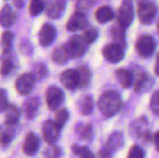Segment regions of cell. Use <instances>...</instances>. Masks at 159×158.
Segmentation results:
<instances>
[{"label":"cell","instance_id":"cell-1","mask_svg":"<svg viewBox=\"0 0 159 158\" xmlns=\"http://www.w3.org/2000/svg\"><path fill=\"white\" fill-rule=\"evenodd\" d=\"M98 107L101 113L106 117L116 115L122 107L120 95L114 90H107L102 94L98 101Z\"/></svg>","mask_w":159,"mask_h":158},{"label":"cell","instance_id":"cell-2","mask_svg":"<svg viewBox=\"0 0 159 158\" xmlns=\"http://www.w3.org/2000/svg\"><path fill=\"white\" fill-rule=\"evenodd\" d=\"M88 45L89 44L85 41L83 36L75 35L70 38V40L65 46L70 54L71 59H77L84 56L88 49Z\"/></svg>","mask_w":159,"mask_h":158},{"label":"cell","instance_id":"cell-3","mask_svg":"<svg viewBox=\"0 0 159 158\" xmlns=\"http://www.w3.org/2000/svg\"><path fill=\"white\" fill-rule=\"evenodd\" d=\"M157 13V6L148 1H140L138 4V16L142 23L151 24Z\"/></svg>","mask_w":159,"mask_h":158},{"label":"cell","instance_id":"cell-4","mask_svg":"<svg viewBox=\"0 0 159 158\" xmlns=\"http://www.w3.org/2000/svg\"><path fill=\"white\" fill-rule=\"evenodd\" d=\"M134 19V8L132 0H123L118 9L117 21L125 29L130 26Z\"/></svg>","mask_w":159,"mask_h":158},{"label":"cell","instance_id":"cell-5","mask_svg":"<svg viewBox=\"0 0 159 158\" xmlns=\"http://www.w3.org/2000/svg\"><path fill=\"white\" fill-rule=\"evenodd\" d=\"M156 41L155 39L148 34H143L141 35L137 42H136V49L139 55L142 58L147 59L150 58L156 49Z\"/></svg>","mask_w":159,"mask_h":158},{"label":"cell","instance_id":"cell-6","mask_svg":"<svg viewBox=\"0 0 159 158\" xmlns=\"http://www.w3.org/2000/svg\"><path fill=\"white\" fill-rule=\"evenodd\" d=\"M63 101H64V93L60 88L56 86H51L47 89L46 102L49 110L54 111L58 109L62 104Z\"/></svg>","mask_w":159,"mask_h":158},{"label":"cell","instance_id":"cell-7","mask_svg":"<svg viewBox=\"0 0 159 158\" xmlns=\"http://www.w3.org/2000/svg\"><path fill=\"white\" fill-rule=\"evenodd\" d=\"M35 77L33 74H23L20 75L15 83V87L19 94L22 96L29 95L34 86Z\"/></svg>","mask_w":159,"mask_h":158},{"label":"cell","instance_id":"cell-8","mask_svg":"<svg viewBox=\"0 0 159 158\" xmlns=\"http://www.w3.org/2000/svg\"><path fill=\"white\" fill-rule=\"evenodd\" d=\"M103 57L111 63H117L121 61L124 58V48L121 45L117 43L108 44L102 49Z\"/></svg>","mask_w":159,"mask_h":158},{"label":"cell","instance_id":"cell-9","mask_svg":"<svg viewBox=\"0 0 159 158\" xmlns=\"http://www.w3.org/2000/svg\"><path fill=\"white\" fill-rule=\"evenodd\" d=\"M130 135L134 138L143 140H151V134L148 129V122L145 118H140L131 123L129 128Z\"/></svg>","mask_w":159,"mask_h":158},{"label":"cell","instance_id":"cell-10","mask_svg":"<svg viewBox=\"0 0 159 158\" xmlns=\"http://www.w3.org/2000/svg\"><path fill=\"white\" fill-rule=\"evenodd\" d=\"M61 129L57 126L55 121L47 120L43 123L42 132L45 141L48 144H53L57 142L59 135H60Z\"/></svg>","mask_w":159,"mask_h":158},{"label":"cell","instance_id":"cell-11","mask_svg":"<svg viewBox=\"0 0 159 158\" xmlns=\"http://www.w3.org/2000/svg\"><path fill=\"white\" fill-rule=\"evenodd\" d=\"M61 81L62 85L70 90H75L79 88L80 85V76L78 70L69 69L64 71L61 74Z\"/></svg>","mask_w":159,"mask_h":158},{"label":"cell","instance_id":"cell-12","mask_svg":"<svg viewBox=\"0 0 159 158\" xmlns=\"http://www.w3.org/2000/svg\"><path fill=\"white\" fill-rule=\"evenodd\" d=\"M39 43L42 47H47L50 46L56 38V29L49 23H45L38 34Z\"/></svg>","mask_w":159,"mask_h":158},{"label":"cell","instance_id":"cell-13","mask_svg":"<svg viewBox=\"0 0 159 158\" xmlns=\"http://www.w3.org/2000/svg\"><path fill=\"white\" fill-rule=\"evenodd\" d=\"M65 0H49L46 6V14L50 19H58L65 11Z\"/></svg>","mask_w":159,"mask_h":158},{"label":"cell","instance_id":"cell-14","mask_svg":"<svg viewBox=\"0 0 159 158\" xmlns=\"http://www.w3.org/2000/svg\"><path fill=\"white\" fill-rule=\"evenodd\" d=\"M87 25H88V20L86 16L82 12L77 11V12H75L70 17L66 24V28L70 32H75V31L84 29Z\"/></svg>","mask_w":159,"mask_h":158},{"label":"cell","instance_id":"cell-15","mask_svg":"<svg viewBox=\"0 0 159 158\" xmlns=\"http://www.w3.org/2000/svg\"><path fill=\"white\" fill-rule=\"evenodd\" d=\"M39 149V139L38 137L33 133L30 132L26 135L23 145H22V150L23 153L26 156H34Z\"/></svg>","mask_w":159,"mask_h":158},{"label":"cell","instance_id":"cell-16","mask_svg":"<svg viewBox=\"0 0 159 158\" xmlns=\"http://www.w3.org/2000/svg\"><path fill=\"white\" fill-rule=\"evenodd\" d=\"M124 142H125V139H124L123 133L119 131H116L110 135L106 142L105 148H107L113 154L116 152L117 150L121 149L124 145Z\"/></svg>","mask_w":159,"mask_h":158},{"label":"cell","instance_id":"cell-17","mask_svg":"<svg viewBox=\"0 0 159 158\" xmlns=\"http://www.w3.org/2000/svg\"><path fill=\"white\" fill-rule=\"evenodd\" d=\"M0 21H1L2 27H4V28H8L10 26H12L13 23L16 21V14L9 6L6 5L1 9Z\"/></svg>","mask_w":159,"mask_h":158},{"label":"cell","instance_id":"cell-18","mask_svg":"<svg viewBox=\"0 0 159 158\" xmlns=\"http://www.w3.org/2000/svg\"><path fill=\"white\" fill-rule=\"evenodd\" d=\"M40 107V99L38 97H33L28 99L24 103V112L28 119H33L37 115Z\"/></svg>","mask_w":159,"mask_h":158},{"label":"cell","instance_id":"cell-19","mask_svg":"<svg viewBox=\"0 0 159 158\" xmlns=\"http://www.w3.org/2000/svg\"><path fill=\"white\" fill-rule=\"evenodd\" d=\"M76 106H77L80 114H82L84 115H88L91 114V112L93 110V106H94L92 97L89 96V95L81 96L78 99V101L76 102Z\"/></svg>","mask_w":159,"mask_h":158},{"label":"cell","instance_id":"cell-20","mask_svg":"<svg viewBox=\"0 0 159 158\" xmlns=\"http://www.w3.org/2000/svg\"><path fill=\"white\" fill-rule=\"evenodd\" d=\"M95 18L100 23H106L115 18V12L109 6L100 7L95 12Z\"/></svg>","mask_w":159,"mask_h":158},{"label":"cell","instance_id":"cell-21","mask_svg":"<svg viewBox=\"0 0 159 158\" xmlns=\"http://www.w3.org/2000/svg\"><path fill=\"white\" fill-rule=\"evenodd\" d=\"M20 117V111L15 105H9L7 108V113L5 115V125L15 127L19 123Z\"/></svg>","mask_w":159,"mask_h":158},{"label":"cell","instance_id":"cell-22","mask_svg":"<svg viewBox=\"0 0 159 158\" xmlns=\"http://www.w3.org/2000/svg\"><path fill=\"white\" fill-rule=\"evenodd\" d=\"M116 75L124 88H129L133 84V73L130 70L119 69L116 72Z\"/></svg>","mask_w":159,"mask_h":158},{"label":"cell","instance_id":"cell-23","mask_svg":"<svg viewBox=\"0 0 159 158\" xmlns=\"http://www.w3.org/2000/svg\"><path fill=\"white\" fill-rule=\"evenodd\" d=\"M152 86V79L145 73L138 74L134 82V90L136 92H143Z\"/></svg>","mask_w":159,"mask_h":158},{"label":"cell","instance_id":"cell-24","mask_svg":"<svg viewBox=\"0 0 159 158\" xmlns=\"http://www.w3.org/2000/svg\"><path fill=\"white\" fill-rule=\"evenodd\" d=\"M52 59L56 63L61 64V65L67 63L69 60H71V57L66 48V46L63 45L60 47H57L52 54Z\"/></svg>","mask_w":159,"mask_h":158},{"label":"cell","instance_id":"cell-25","mask_svg":"<svg viewBox=\"0 0 159 158\" xmlns=\"http://www.w3.org/2000/svg\"><path fill=\"white\" fill-rule=\"evenodd\" d=\"M111 35L116 43L125 47L126 45V34H125V28L121 26L119 23L115 25L111 28Z\"/></svg>","mask_w":159,"mask_h":158},{"label":"cell","instance_id":"cell-26","mask_svg":"<svg viewBox=\"0 0 159 158\" xmlns=\"http://www.w3.org/2000/svg\"><path fill=\"white\" fill-rule=\"evenodd\" d=\"M75 132L82 140H89L92 138V126L90 124H78L75 128Z\"/></svg>","mask_w":159,"mask_h":158},{"label":"cell","instance_id":"cell-27","mask_svg":"<svg viewBox=\"0 0 159 158\" xmlns=\"http://www.w3.org/2000/svg\"><path fill=\"white\" fill-rule=\"evenodd\" d=\"M13 38H14V34L9 32V31H6L3 33L2 34V53L3 54H7L10 51L11 47H12V42H13Z\"/></svg>","mask_w":159,"mask_h":158},{"label":"cell","instance_id":"cell-28","mask_svg":"<svg viewBox=\"0 0 159 158\" xmlns=\"http://www.w3.org/2000/svg\"><path fill=\"white\" fill-rule=\"evenodd\" d=\"M46 8L44 0H31L29 5V13L33 16H38Z\"/></svg>","mask_w":159,"mask_h":158},{"label":"cell","instance_id":"cell-29","mask_svg":"<svg viewBox=\"0 0 159 158\" xmlns=\"http://www.w3.org/2000/svg\"><path fill=\"white\" fill-rule=\"evenodd\" d=\"M72 152L74 155H75L79 158H95L94 155L86 146H80L77 144H74L72 146Z\"/></svg>","mask_w":159,"mask_h":158},{"label":"cell","instance_id":"cell-30","mask_svg":"<svg viewBox=\"0 0 159 158\" xmlns=\"http://www.w3.org/2000/svg\"><path fill=\"white\" fill-rule=\"evenodd\" d=\"M79 76H80V85L79 88H85L89 85L91 79V72L87 66H81L78 69Z\"/></svg>","mask_w":159,"mask_h":158},{"label":"cell","instance_id":"cell-31","mask_svg":"<svg viewBox=\"0 0 159 158\" xmlns=\"http://www.w3.org/2000/svg\"><path fill=\"white\" fill-rule=\"evenodd\" d=\"M14 134H15L14 127L6 125V128L3 129L1 131V143H2V145L8 144L13 140Z\"/></svg>","mask_w":159,"mask_h":158},{"label":"cell","instance_id":"cell-32","mask_svg":"<svg viewBox=\"0 0 159 158\" xmlns=\"http://www.w3.org/2000/svg\"><path fill=\"white\" fill-rule=\"evenodd\" d=\"M69 119V112L62 108L60 109L55 115V123L57 124V126L61 129L63 128V126L65 125V123L67 122V120Z\"/></svg>","mask_w":159,"mask_h":158},{"label":"cell","instance_id":"cell-33","mask_svg":"<svg viewBox=\"0 0 159 158\" xmlns=\"http://www.w3.org/2000/svg\"><path fill=\"white\" fill-rule=\"evenodd\" d=\"M98 35H99L98 30L96 28H94V27H89V28H88L85 31L83 37H84L85 41L89 45H90V44H92V43L95 42V40L98 38Z\"/></svg>","mask_w":159,"mask_h":158},{"label":"cell","instance_id":"cell-34","mask_svg":"<svg viewBox=\"0 0 159 158\" xmlns=\"http://www.w3.org/2000/svg\"><path fill=\"white\" fill-rule=\"evenodd\" d=\"M145 154L142 147L139 145H133L128 155V158H144Z\"/></svg>","mask_w":159,"mask_h":158},{"label":"cell","instance_id":"cell-35","mask_svg":"<svg viewBox=\"0 0 159 158\" xmlns=\"http://www.w3.org/2000/svg\"><path fill=\"white\" fill-rule=\"evenodd\" d=\"M150 108L156 115L159 116V90L153 94L150 101Z\"/></svg>","mask_w":159,"mask_h":158},{"label":"cell","instance_id":"cell-36","mask_svg":"<svg viewBox=\"0 0 159 158\" xmlns=\"http://www.w3.org/2000/svg\"><path fill=\"white\" fill-rule=\"evenodd\" d=\"M61 155V150L56 145L51 144L46 151H45V156L46 158H59Z\"/></svg>","mask_w":159,"mask_h":158},{"label":"cell","instance_id":"cell-37","mask_svg":"<svg viewBox=\"0 0 159 158\" xmlns=\"http://www.w3.org/2000/svg\"><path fill=\"white\" fill-rule=\"evenodd\" d=\"M47 73H48V70H47V67L44 64H37L34 68L33 74L34 75L36 80H40V79L44 78L47 75Z\"/></svg>","mask_w":159,"mask_h":158},{"label":"cell","instance_id":"cell-38","mask_svg":"<svg viewBox=\"0 0 159 158\" xmlns=\"http://www.w3.org/2000/svg\"><path fill=\"white\" fill-rule=\"evenodd\" d=\"M13 69V63L9 59H5L2 61L1 63V74L3 76H6L7 74H9V73L12 71Z\"/></svg>","mask_w":159,"mask_h":158},{"label":"cell","instance_id":"cell-39","mask_svg":"<svg viewBox=\"0 0 159 158\" xmlns=\"http://www.w3.org/2000/svg\"><path fill=\"white\" fill-rule=\"evenodd\" d=\"M8 101H7V93L5 91V89H1L0 92V109L1 111H5L7 110V108L8 107Z\"/></svg>","mask_w":159,"mask_h":158},{"label":"cell","instance_id":"cell-40","mask_svg":"<svg viewBox=\"0 0 159 158\" xmlns=\"http://www.w3.org/2000/svg\"><path fill=\"white\" fill-rule=\"evenodd\" d=\"M94 4V0H77V7L88 9Z\"/></svg>","mask_w":159,"mask_h":158},{"label":"cell","instance_id":"cell-41","mask_svg":"<svg viewBox=\"0 0 159 158\" xmlns=\"http://www.w3.org/2000/svg\"><path fill=\"white\" fill-rule=\"evenodd\" d=\"M111 156H112V153L105 147L99 152V157L100 158H111Z\"/></svg>","mask_w":159,"mask_h":158},{"label":"cell","instance_id":"cell-42","mask_svg":"<svg viewBox=\"0 0 159 158\" xmlns=\"http://www.w3.org/2000/svg\"><path fill=\"white\" fill-rule=\"evenodd\" d=\"M154 142H155L156 149L159 152V130L157 131L154 135Z\"/></svg>","mask_w":159,"mask_h":158},{"label":"cell","instance_id":"cell-43","mask_svg":"<svg viewBox=\"0 0 159 158\" xmlns=\"http://www.w3.org/2000/svg\"><path fill=\"white\" fill-rule=\"evenodd\" d=\"M155 73L157 75L159 76V52L157 56V61H156V66H155Z\"/></svg>","mask_w":159,"mask_h":158},{"label":"cell","instance_id":"cell-44","mask_svg":"<svg viewBox=\"0 0 159 158\" xmlns=\"http://www.w3.org/2000/svg\"><path fill=\"white\" fill-rule=\"evenodd\" d=\"M15 4L17 5L18 7H20L21 6H23V2H22L21 0H17V1H15Z\"/></svg>","mask_w":159,"mask_h":158},{"label":"cell","instance_id":"cell-45","mask_svg":"<svg viewBox=\"0 0 159 158\" xmlns=\"http://www.w3.org/2000/svg\"><path fill=\"white\" fill-rule=\"evenodd\" d=\"M157 32H158V34H159V21H158V23H157Z\"/></svg>","mask_w":159,"mask_h":158}]
</instances>
